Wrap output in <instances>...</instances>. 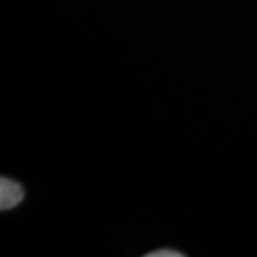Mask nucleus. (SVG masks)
Returning <instances> with one entry per match:
<instances>
[{
    "mask_svg": "<svg viewBox=\"0 0 257 257\" xmlns=\"http://www.w3.org/2000/svg\"><path fill=\"white\" fill-rule=\"evenodd\" d=\"M23 198H25V191L18 181L8 179V177L0 179V208L2 210L6 211L16 208Z\"/></svg>",
    "mask_w": 257,
    "mask_h": 257,
    "instance_id": "obj_1",
    "label": "nucleus"
},
{
    "mask_svg": "<svg viewBox=\"0 0 257 257\" xmlns=\"http://www.w3.org/2000/svg\"><path fill=\"white\" fill-rule=\"evenodd\" d=\"M183 253L177 249H158V251H151L147 257H181Z\"/></svg>",
    "mask_w": 257,
    "mask_h": 257,
    "instance_id": "obj_2",
    "label": "nucleus"
}]
</instances>
